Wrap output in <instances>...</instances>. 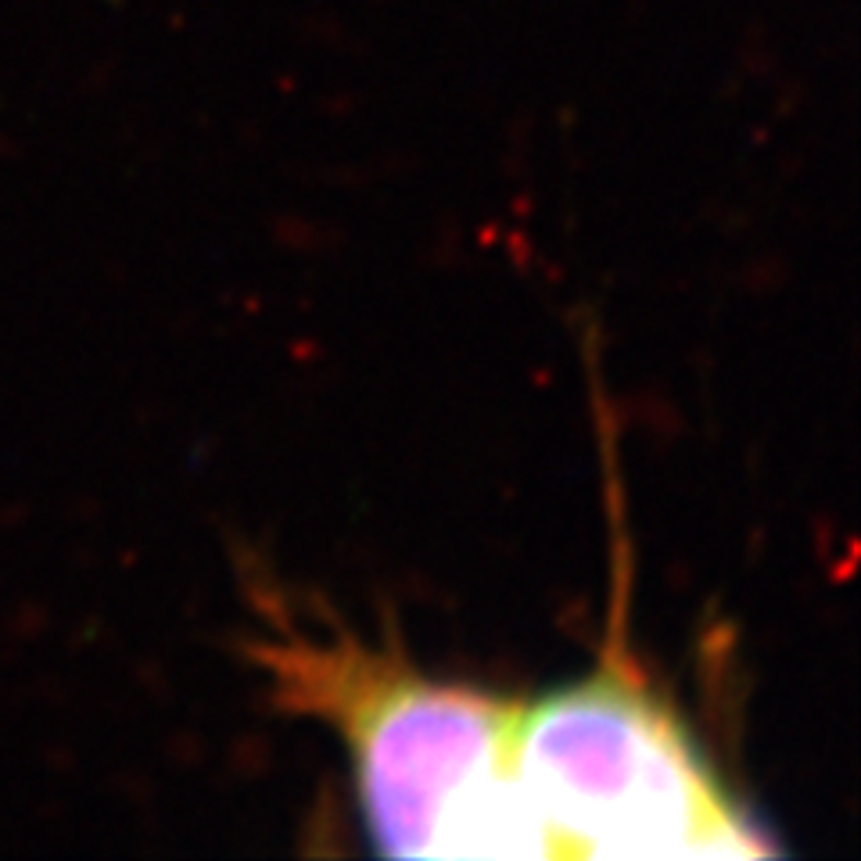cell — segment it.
I'll return each instance as SVG.
<instances>
[{"label":"cell","instance_id":"1","mask_svg":"<svg viewBox=\"0 0 861 861\" xmlns=\"http://www.w3.org/2000/svg\"><path fill=\"white\" fill-rule=\"evenodd\" d=\"M252 658L284 711L341 736L381 854L546 858L510 772L521 697L442 683L352 632L277 628Z\"/></svg>","mask_w":861,"mask_h":861},{"label":"cell","instance_id":"2","mask_svg":"<svg viewBox=\"0 0 861 861\" xmlns=\"http://www.w3.org/2000/svg\"><path fill=\"white\" fill-rule=\"evenodd\" d=\"M510 772L546 858H754L772 840L625 653L521 700Z\"/></svg>","mask_w":861,"mask_h":861}]
</instances>
